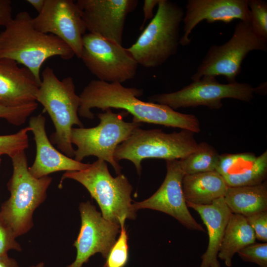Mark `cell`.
<instances>
[{"label": "cell", "mask_w": 267, "mask_h": 267, "mask_svg": "<svg viewBox=\"0 0 267 267\" xmlns=\"http://www.w3.org/2000/svg\"><path fill=\"white\" fill-rule=\"evenodd\" d=\"M184 14L183 9L177 3L159 0L155 15L136 41L127 48L138 65L155 68L176 53Z\"/></svg>", "instance_id": "obj_6"}, {"label": "cell", "mask_w": 267, "mask_h": 267, "mask_svg": "<svg viewBox=\"0 0 267 267\" xmlns=\"http://www.w3.org/2000/svg\"><path fill=\"white\" fill-rule=\"evenodd\" d=\"M31 128L28 126L15 134L0 135V155H7L10 158L25 151L29 146L28 133Z\"/></svg>", "instance_id": "obj_26"}, {"label": "cell", "mask_w": 267, "mask_h": 267, "mask_svg": "<svg viewBox=\"0 0 267 267\" xmlns=\"http://www.w3.org/2000/svg\"><path fill=\"white\" fill-rule=\"evenodd\" d=\"M76 3L89 33L122 45L126 19L138 0H78Z\"/></svg>", "instance_id": "obj_15"}, {"label": "cell", "mask_w": 267, "mask_h": 267, "mask_svg": "<svg viewBox=\"0 0 267 267\" xmlns=\"http://www.w3.org/2000/svg\"><path fill=\"white\" fill-rule=\"evenodd\" d=\"M245 262L255 263L260 267H267V243H253L238 253Z\"/></svg>", "instance_id": "obj_29"}, {"label": "cell", "mask_w": 267, "mask_h": 267, "mask_svg": "<svg viewBox=\"0 0 267 267\" xmlns=\"http://www.w3.org/2000/svg\"><path fill=\"white\" fill-rule=\"evenodd\" d=\"M16 238L12 228L0 214V256L7 255L10 250L22 251Z\"/></svg>", "instance_id": "obj_30"}, {"label": "cell", "mask_w": 267, "mask_h": 267, "mask_svg": "<svg viewBox=\"0 0 267 267\" xmlns=\"http://www.w3.org/2000/svg\"><path fill=\"white\" fill-rule=\"evenodd\" d=\"M80 59L97 80L108 83L134 78L138 65L122 45L89 32L83 37Z\"/></svg>", "instance_id": "obj_11"}, {"label": "cell", "mask_w": 267, "mask_h": 267, "mask_svg": "<svg viewBox=\"0 0 267 267\" xmlns=\"http://www.w3.org/2000/svg\"><path fill=\"white\" fill-rule=\"evenodd\" d=\"M12 10L10 0H0V27H5L12 20Z\"/></svg>", "instance_id": "obj_32"}, {"label": "cell", "mask_w": 267, "mask_h": 267, "mask_svg": "<svg viewBox=\"0 0 267 267\" xmlns=\"http://www.w3.org/2000/svg\"><path fill=\"white\" fill-rule=\"evenodd\" d=\"M75 53L57 37L42 33L34 27L26 11L18 13L0 32V58H7L29 69L41 83L40 70L48 58L58 56L72 59Z\"/></svg>", "instance_id": "obj_2"}, {"label": "cell", "mask_w": 267, "mask_h": 267, "mask_svg": "<svg viewBox=\"0 0 267 267\" xmlns=\"http://www.w3.org/2000/svg\"><path fill=\"white\" fill-rule=\"evenodd\" d=\"M37 107V102L15 107H6L0 105V118L6 120L12 125L20 126L26 122L28 117L36 110Z\"/></svg>", "instance_id": "obj_28"}, {"label": "cell", "mask_w": 267, "mask_h": 267, "mask_svg": "<svg viewBox=\"0 0 267 267\" xmlns=\"http://www.w3.org/2000/svg\"><path fill=\"white\" fill-rule=\"evenodd\" d=\"M41 83L27 68L16 61L0 58V105L15 107L37 102Z\"/></svg>", "instance_id": "obj_18"}, {"label": "cell", "mask_w": 267, "mask_h": 267, "mask_svg": "<svg viewBox=\"0 0 267 267\" xmlns=\"http://www.w3.org/2000/svg\"><path fill=\"white\" fill-rule=\"evenodd\" d=\"M182 187L186 202L206 205L224 197L228 186L221 175L214 171L185 175Z\"/></svg>", "instance_id": "obj_21"}, {"label": "cell", "mask_w": 267, "mask_h": 267, "mask_svg": "<svg viewBox=\"0 0 267 267\" xmlns=\"http://www.w3.org/2000/svg\"><path fill=\"white\" fill-rule=\"evenodd\" d=\"M45 121V117L39 114L31 117L29 122L36 145L35 161L28 168L30 174L39 178L56 172L77 171L88 168L90 164L70 158L53 146L46 133Z\"/></svg>", "instance_id": "obj_17"}, {"label": "cell", "mask_w": 267, "mask_h": 267, "mask_svg": "<svg viewBox=\"0 0 267 267\" xmlns=\"http://www.w3.org/2000/svg\"><path fill=\"white\" fill-rule=\"evenodd\" d=\"M11 159L13 172L7 183L10 196L2 204L0 214L17 237L33 226V213L45 200L52 178L48 176L39 178L33 177L28 170L25 151Z\"/></svg>", "instance_id": "obj_5"}, {"label": "cell", "mask_w": 267, "mask_h": 267, "mask_svg": "<svg viewBox=\"0 0 267 267\" xmlns=\"http://www.w3.org/2000/svg\"><path fill=\"white\" fill-rule=\"evenodd\" d=\"M255 89L247 83L221 84L214 76H204L180 89L170 93L156 94L148 97L150 102L167 105L175 110L179 108L204 106L219 109L222 100L232 98L250 102Z\"/></svg>", "instance_id": "obj_10"}, {"label": "cell", "mask_w": 267, "mask_h": 267, "mask_svg": "<svg viewBox=\"0 0 267 267\" xmlns=\"http://www.w3.org/2000/svg\"><path fill=\"white\" fill-rule=\"evenodd\" d=\"M253 50L267 51V42L254 33L249 22L240 21L228 41L209 48L191 79L194 81L204 76L222 75L228 83H234L243 60Z\"/></svg>", "instance_id": "obj_9"}, {"label": "cell", "mask_w": 267, "mask_h": 267, "mask_svg": "<svg viewBox=\"0 0 267 267\" xmlns=\"http://www.w3.org/2000/svg\"><path fill=\"white\" fill-rule=\"evenodd\" d=\"M42 79L36 97L49 115L55 131L49 140L67 156L74 157L71 142L73 126L84 125L78 116L80 97L75 91L72 77L68 76L59 80L53 69L46 67L42 72Z\"/></svg>", "instance_id": "obj_3"}, {"label": "cell", "mask_w": 267, "mask_h": 267, "mask_svg": "<svg viewBox=\"0 0 267 267\" xmlns=\"http://www.w3.org/2000/svg\"><path fill=\"white\" fill-rule=\"evenodd\" d=\"M166 162L167 173L160 187L148 198L133 203L134 209L136 212L144 209L160 211L175 218L189 229L204 231L187 206L182 187V180L185 175L179 160Z\"/></svg>", "instance_id": "obj_14"}, {"label": "cell", "mask_w": 267, "mask_h": 267, "mask_svg": "<svg viewBox=\"0 0 267 267\" xmlns=\"http://www.w3.org/2000/svg\"><path fill=\"white\" fill-rule=\"evenodd\" d=\"M0 156H1V155H0V163H1V158H0Z\"/></svg>", "instance_id": "obj_38"}, {"label": "cell", "mask_w": 267, "mask_h": 267, "mask_svg": "<svg viewBox=\"0 0 267 267\" xmlns=\"http://www.w3.org/2000/svg\"><path fill=\"white\" fill-rule=\"evenodd\" d=\"M120 235L106 258L104 267H124L128 260V235L125 224L120 225Z\"/></svg>", "instance_id": "obj_27"}, {"label": "cell", "mask_w": 267, "mask_h": 267, "mask_svg": "<svg viewBox=\"0 0 267 267\" xmlns=\"http://www.w3.org/2000/svg\"><path fill=\"white\" fill-rule=\"evenodd\" d=\"M248 0H188L184 14L183 35L179 44L183 46L191 42L192 31L201 21L211 23L221 21L230 23L234 19L249 22Z\"/></svg>", "instance_id": "obj_16"}, {"label": "cell", "mask_w": 267, "mask_h": 267, "mask_svg": "<svg viewBox=\"0 0 267 267\" xmlns=\"http://www.w3.org/2000/svg\"><path fill=\"white\" fill-rule=\"evenodd\" d=\"M0 267H20L17 262L7 255L0 256Z\"/></svg>", "instance_id": "obj_34"}, {"label": "cell", "mask_w": 267, "mask_h": 267, "mask_svg": "<svg viewBox=\"0 0 267 267\" xmlns=\"http://www.w3.org/2000/svg\"><path fill=\"white\" fill-rule=\"evenodd\" d=\"M159 0H145L143 2V11L144 19L140 29L142 30L145 22L149 19H152L153 10L156 5H158Z\"/></svg>", "instance_id": "obj_33"}, {"label": "cell", "mask_w": 267, "mask_h": 267, "mask_svg": "<svg viewBox=\"0 0 267 267\" xmlns=\"http://www.w3.org/2000/svg\"><path fill=\"white\" fill-rule=\"evenodd\" d=\"M249 23L254 33L267 42V3L262 0H248Z\"/></svg>", "instance_id": "obj_25"}, {"label": "cell", "mask_w": 267, "mask_h": 267, "mask_svg": "<svg viewBox=\"0 0 267 267\" xmlns=\"http://www.w3.org/2000/svg\"><path fill=\"white\" fill-rule=\"evenodd\" d=\"M254 231L246 218L232 213L225 228L218 258L230 267L233 256L245 247L255 243Z\"/></svg>", "instance_id": "obj_23"}, {"label": "cell", "mask_w": 267, "mask_h": 267, "mask_svg": "<svg viewBox=\"0 0 267 267\" xmlns=\"http://www.w3.org/2000/svg\"><path fill=\"white\" fill-rule=\"evenodd\" d=\"M26 1L30 4L39 13L44 7L45 0H27Z\"/></svg>", "instance_id": "obj_35"}, {"label": "cell", "mask_w": 267, "mask_h": 267, "mask_svg": "<svg viewBox=\"0 0 267 267\" xmlns=\"http://www.w3.org/2000/svg\"><path fill=\"white\" fill-rule=\"evenodd\" d=\"M232 213L246 217L267 211V182L250 186L228 187L223 197Z\"/></svg>", "instance_id": "obj_22"}, {"label": "cell", "mask_w": 267, "mask_h": 267, "mask_svg": "<svg viewBox=\"0 0 267 267\" xmlns=\"http://www.w3.org/2000/svg\"><path fill=\"white\" fill-rule=\"evenodd\" d=\"M104 111L97 114L100 122L96 126L73 128L71 142L77 146L74 159L81 162L85 157H96L110 164L116 173L119 175L122 167L114 159L116 148L140 127L141 123L125 121L124 117L128 114L127 112L115 113L111 109Z\"/></svg>", "instance_id": "obj_8"}, {"label": "cell", "mask_w": 267, "mask_h": 267, "mask_svg": "<svg viewBox=\"0 0 267 267\" xmlns=\"http://www.w3.org/2000/svg\"><path fill=\"white\" fill-rule=\"evenodd\" d=\"M142 94V89L125 87L119 83L93 80L79 95L78 115L92 119V108L103 111L121 109L132 114L134 122L178 128L195 134L200 132L199 120L194 115L180 113L165 105L143 101L138 98Z\"/></svg>", "instance_id": "obj_1"}, {"label": "cell", "mask_w": 267, "mask_h": 267, "mask_svg": "<svg viewBox=\"0 0 267 267\" xmlns=\"http://www.w3.org/2000/svg\"><path fill=\"white\" fill-rule=\"evenodd\" d=\"M253 229L256 238L267 242V211L256 213L245 217Z\"/></svg>", "instance_id": "obj_31"}, {"label": "cell", "mask_w": 267, "mask_h": 267, "mask_svg": "<svg viewBox=\"0 0 267 267\" xmlns=\"http://www.w3.org/2000/svg\"><path fill=\"white\" fill-rule=\"evenodd\" d=\"M38 31L54 35L65 43L80 58L86 27L76 3L72 0H45L44 7L33 17Z\"/></svg>", "instance_id": "obj_12"}, {"label": "cell", "mask_w": 267, "mask_h": 267, "mask_svg": "<svg viewBox=\"0 0 267 267\" xmlns=\"http://www.w3.org/2000/svg\"><path fill=\"white\" fill-rule=\"evenodd\" d=\"M81 225L73 246L77 250L74 261L66 267H82L96 253L106 258L120 233V225L105 219L89 201L79 206Z\"/></svg>", "instance_id": "obj_13"}, {"label": "cell", "mask_w": 267, "mask_h": 267, "mask_svg": "<svg viewBox=\"0 0 267 267\" xmlns=\"http://www.w3.org/2000/svg\"><path fill=\"white\" fill-rule=\"evenodd\" d=\"M187 206L200 215L207 229L209 242L206 252L201 256L199 267H221L218 255L229 217L232 214L223 197L211 204L202 205L187 202Z\"/></svg>", "instance_id": "obj_20"}, {"label": "cell", "mask_w": 267, "mask_h": 267, "mask_svg": "<svg viewBox=\"0 0 267 267\" xmlns=\"http://www.w3.org/2000/svg\"><path fill=\"white\" fill-rule=\"evenodd\" d=\"M67 178L79 182L88 190L98 204L102 217L109 222L121 225L126 219H135L131 196L132 186L123 174L112 177L105 161L97 159L86 169L65 172L60 185Z\"/></svg>", "instance_id": "obj_4"}, {"label": "cell", "mask_w": 267, "mask_h": 267, "mask_svg": "<svg viewBox=\"0 0 267 267\" xmlns=\"http://www.w3.org/2000/svg\"><path fill=\"white\" fill-rule=\"evenodd\" d=\"M194 134L186 130L166 133L161 129L143 130L139 127L118 145L114 157L117 162L124 159L130 161L140 175L144 159L179 160L195 151L198 143Z\"/></svg>", "instance_id": "obj_7"}, {"label": "cell", "mask_w": 267, "mask_h": 267, "mask_svg": "<svg viewBox=\"0 0 267 267\" xmlns=\"http://www.w3.org/2000/svg\"><path fill=\"white\" fill-rule=\"evenodd\" d=\"M216 171L228 187L260 184L267 178V151L258 157L252 153L220 155Z\"/></svg>", "instance_id": "obj_19"}, {"label": "cell", "mask_w": 267, "mask_h": 267, "mask_svg": "<svg viewBox=\"0 0 267 267\" xmlns=\"http://www.w3.org/2000/svg\"><path fill=\"white\" fill-rule=\"evenodd\" d=\"M254 89L255 93H260L261 94L263 93L265 94V92H266L265 90L267 91V83L264 82Z\"/></svg>", "instance_id": "obj_36"}, {"label": "cell", "mask_w": 267, "mask_h": 267, "mask_svg": "<svg viewBox=\"0 0 267 267\" xmlns=\"http://www.w3.org/2000/svg\"><path fill=\"white\" fill-rule=\"evenodd\" d=\"M220 155L210 144L202 142L197 149L184 158L179 159L184 175L216 171Z\"/></svg>", "instance_id": "obj_24"}, {"label": "cell", "mask_w": 267, "mask_h": 267, "mask_svg": "<svg viewBox=\"0 0 267 267\" xmlns=\"http://www.w3.org/2000/svg\"><path fill=\"white\" fill-rule=\"evenodd\" d=\"M44 263L43 262H40L36 265H32L29 267H44Z\"/></svg>", "instance_id": "obj_37"}]
</instances>
